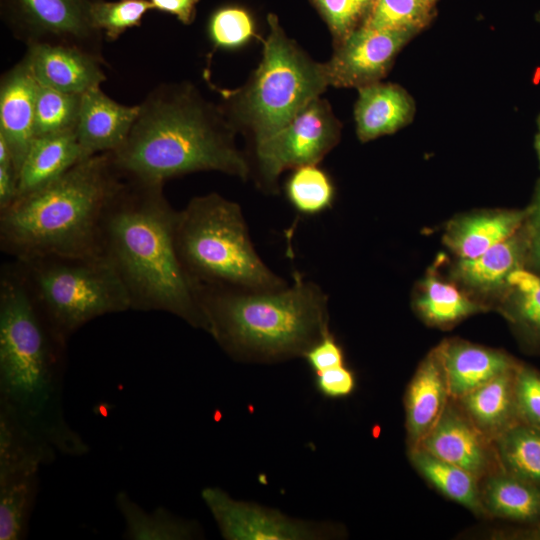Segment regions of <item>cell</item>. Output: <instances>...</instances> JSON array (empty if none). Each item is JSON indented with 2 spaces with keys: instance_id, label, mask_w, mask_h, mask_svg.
<instances>
[{
  "instance_id": "obj_13",
  "label": "cell",
  "mask_w": 540,
  "mask_h": 540,
  "mask_svg": "<svg viewBox=\"0 0 540 540\" xmlns=\"http://www.w3.org/2000/svg\"><path fill=\"white\" fill-rule=\"evenodd\" d=\"M416 33L364 25L353 30L325 63L329 85L360 88L377 83Z\"/></svg>"
},
{
  "instance_id": "obj_37",
  "label": "cell",
  "mask_w": 540,
  "mask_h": 540,
  "mask_svg": "<svg viewBox=\"0 0 540 540\" xmlns=\"http://www.w3.org/2000/svg\"><path fill=\"white\" fill-rule=\"evenodd\" d=\"M334 35L343 41L363 8L357 0H315Z\"/></svg>"
},
{
  "instance_id": "obj_44",
  "label": "cell",
  "mask_w": 540,
  "mask_h": 540,
  "mask_svg": "<svg viewBox=\"0 0 540 540\" xmlns=\"http://www.w3.org/2000/svg\"><path fill=\"white\" fill-rule=\"evenodd\" d=\"M362 7H364L367 3L371 2L372 0H357Z\"/></svg>"
},
{
  "instance_id": "obj_43",
  "label": "cell",
  "mask_w": 540,
  "mask_h": 540,
  "mask_svg": "<svg viewBox=\"0 0 540 540\" xmlns=\"http://www.w3.org/2000/svg\"><path fill=\"white\" fill-rule=\"evenodd\" d=\"M535 149L538 154L539 162H540V129L538 133L535 136Z\"/></svg>"
},
{
  "instance_id": "obj_6",
  "label": "cell",
  "mask_w": 540,
  "mask_h": 540,
  "mask_svg": "<svg viewBox=\"0 0 540 540\" xmlns=\"http://www.w3.org/2000/svg\"><path fill=\"white\" fill-rule=\"evenodd\" d=\"M175 245L198 285L276 289L288 282L256 251L238 203L217 193L193 197L176 212Z\"/></svg>"
},
{
  "instance_id": "obj_9",
  "label": "cell",
  "mask_w": 540,
  "mask_h": 540,
  "mask_svg": "<svg viewBox=\"0 0 540 540\" xmlns=\"http://www.w3.org/2000/svg\"><path fill=\"white\" fill-rule=\"evenodd\" d=\"M56 451L0 414V540H22L29 532L40 469Z\"/></svg>"
},
{
  "instance_id": "obj_19",
  "label": "cell",
  "mask_w": 540,
  "mask_h": 540,
  "mask_svg": "<svg viewBox=\"0 0 540 540\" xmlns=\"http://www.w3.org/2000/svg\"><path fill=\"white\" fill-rule=\"evenodd\" d=\"M449 396L443 363L436 348L419 365L406 392V427L413 447L434 427Z\"/></svg>"
},
{
  "instance_id": "obj_27",
  "label": "cell",
  "mask_w": 540,
  "mask_h": 540,
  "mask_svg": "<svg viewBox=\"0 0 540 540\" xmlns=\"http://www.w3.org/2000/svg\"><path fill=\"white\" fill-rule=\"evenodd\" d=\"M410 460L416 470L444 496L474 513L484 512L475 475L433 456L419 446L412 448Z\"/></svg>"
},
{
  "instance_id": "obj_29",
  "label": "cell",
  "mask_w": 540,
  "mask_h": 540,
  "mask_svg": "<svg viewBox=\"0 0 540 540\" xmlns=\"http://www.w3.org/2000/svg\"><path fill=\"white\" fill-rule=\"evenodd\" d=\"M416 308L431 325L448 326L485 308L455 285L433 274L426 277L416 300Z\"/></svg>"
},
{
  "instance_id": "obj_14",
  "label": "cell",
  "mask_w": 540,
  "mask_h": 540,
  "mask_svg": "<svg viewBox=\"0 0 540 540\" xmlns=\"http://www.w3.org/2000/svg\"><path fill=\"white\" fill-rule=\"evenodd\" d=\"M27 46L23 58L41 85L81 95L100 87L106 80L102 58L90 52L65 44L32 43Z\"/></svg>"
},
{
  "instance_id": "obj_7",
  "label": "cell",
  "mask_w": 540,
  "mask_h": 540,
  "mask_svg": "<svg viewBox=\"0 0 540 540\" xmlns=\"http://www.w3.org/2000/svg\"><path fill=\"white\" fill-rule=\"evenodd\" d=\"M13 260L34 301L66 342L98 317L131 310L120 276L103 255Z\"/></svg>"
},
{
  "instance_id": "obj_21",
  "label": "cell",
  "mask_w": 540,
  "mask_h": 540,
  "mask_svg": "<svg viewBox=\"0 0 540 540\" xmlns=\"http://www.w3.org/2000/svg\"><path fill=\"white\" fill-rule=\"evenodd\" d=\"M526 210L473 213L451 221L443 236L460 258H474L517 233L526 223Z\"/></svg>"
},
{
  "instance_id": "obj_31",
  "label": "cell",
  "mask_w": 540,
  "mask_h": 540,
  "mask_svg": "<svg viewBox=\"0 0 540 540\" xmlns=\"http://www.w3.org/2000/svg\"><path fill=\"white\" fill-rule=\"evenodd\" d=\"M285 192L294 209L306 216L324 212L332 206L335 198L330 177L317 165L295 168L286 183Z\"/></svg>"
},
{
  "instance_id": "obj_18",
  "label": "cell",
  "mask_w": 540,
  "mask_h": 540,
  "mask_svg": "<svg viewBox=\"0 0 540 540\" xmlns=\"http://www.w3.org/2000/svg\"><path fill=\"white\" fill-rule=\"evenodd\" d=\"M437 349L443 363L449 395L456 400L517 366L500 351L465 341H446Z\"/></svg>"
},
{
  "instance_id": "obj_12",
  "label": "cell",
  "mask_w": 540,
  "mask_h": 540,
  "mask_svg": "<svg viewBox=\"0 0 540 540\" xmlns=\"http://www.w3.org/2000/svg\"><path fill=\"white\" fill-rule=\"evenodd\" d=\"M201 497L227 540H308L326 538L324 525L294 520L277 510L234 500L218 487H206Z\"/></svg>"
},
{
  "instance_id": "obj_32",
  "label": "cell",
  "mask_w": 540,
  "mask_h": 540,
  "mask_svg": "<svg viewBox=\"0 0 540 540\" xmlns=\"http://www.w3.org/2000/svg\"><path fill=\"white\" fill-rule=\"evenodd\" d=\"M153 10L149 0H93L90 20L108 41L117 40L128 29L141 25L144 15Z\"/></svg>"
},
{
  "instance_id": "obj_33",
  "label": "cell",
  "mask_w": 540,
  "mask_h": 540,
  "mask_svg": "<svg viewBox=\"0 0 540 540\" xmlns=\"http://www.w3.org/2000/svg\"><path fill=\"white\" fill-rule=\"evenodd\" d=\"M513 296L509 317L525 332L540 338V276L519 268L508 278Z\"/></svg>"
},
{
  "instance_id": "obj_41",
  "label": "cell",
  "mask_w": 540,
  "mask_h": 540,
  "mask_svg": "<svg viewBox=\"0 0 540 540\" xmlns=\"http://www.w3.org/2000/svg\"><path fill=\"white\" fill-rule=\"evenodd\" d=\"M527 243L528 256L534 266L540 267V180L537 183L535 195L528 208Z\"/></svg>"
},
{
  "instance_id": "obj_1",
  "label": "cell",
  "mask_w": 540,
  "mask_h": 540,
  "mask_svg": "<svg viewBox=\"0 0 540 540\" xmlns=\"http://www.w3.org/2000/svg\"><path fill=\"white\" fill-rule=\"evenodd\" d=\"M68 342L52 328L13 260L0 270V414L65 456L89 451L64 411Z\"/></svg>"
},
{
  "instance_id": "obj_23",
  "label": "cell",
  "mask_w": 540,
  "mask_h": 540,
  "mask_svg": "<svg viewBox=\"0 0 540 540\" xmlns=\"http://www.w3.org/2000/svg\"><path fill=\"white\" fill-rule=\"evenodd\" d=\"M515 370L499 375L458 399L469 420L486 438L495 440L520 422L515 400Z\"/></svg>"
},
{
  "instance_id": "obj_28",
  "label": "cell",
  "mask_w": 540,
  "mask_h": 540,
  "mask_svg": "<svg viewBox=\"0 0 540 540\" xmlns=\"http://www.w3.org/2000/svg\"><path fill=\"white\" fill-rule=\"evenodd\" d=\"M494 441L503 472L540 487V430L519 422Z\"/></svg>"
},
{
  "instance_id": "obj_45",
  "label": "cell",
  "mask_w": 540,
  "mask_h": 540,
  "mask_svg": "<svg viewBox=\"0 0 540 540\" xmlns=\"http://www.w3.org/2000/svg\"><path fill=\"white\" fill-rule=\"evenodd\" d=\"M426 4H428L429 6H431V4L433 3L434 0H423Z\"/></svg>"
},
{
  "instance_id": "obj_39",
  "label": "cell",
  "mask_w": 540,
  "mask_h": 540,
  "mask_svg": "<svg viewBox=\"0 0 540 540\" xmlns=\"http://www.w3.org/2000/svg\"><path fill=\"white\" fill-rule=\"evenodd\" d=\"M314 373L344 364L343 350L329 331L303 355Z\"/></svg>"
},
{
  "instance_id": "obj_15",
  "label": "cell",
  "mask_w": 540,
  "mask_h": 540,
  "mask_svg": "<svg viewBox=\"0 0 540 540\" xmlns=\"http://www.w3.org/2000/svg\"><path fill=\"white\" fill-rule=\"evenodd\" d=\"M37 81L24 58L1 77L0 137L7 143L19 170L35 139Z\"/></svg>"
},
{
  "instance_id": "obj_5",
  "label": "cell",
  "mask_w": 540,
  "mask_h": 540,
  "mask_svg": "<svg viewBox=\"0 0 540 540\" xmlns=\"http://www.w3.org/2000/svg\"><path fill=\"white\" fill-rule=\"evenodd\" d=\"M200 296L206 332L237 360L303 357L330 331L327 294L300 274L276 289L200 285Z\"/></svg>"
},
{
  "instance_id": "obj_16",
  "label": "cell",
  "mask_w": 540,
  "mask_h": 540,
  "mask_svg": "<svg viewBox=\"0 0 540 540\" xmlns=\"http://www.w3.org/2000/svg\"><path fill=\"white\" fill-rule=\"evenodd\" d=\"M139 111L140 104H120L100 87L84 92L76 127L82 159L117 150L127 139Z\"/></svg>"
},
{
  "instance_id": "obj_3",
  "label": "cell",
  "mask_w": 540,
  "mask_h": 540,
  "mask_svg": "<svg viewBox=\"0 0 540 540\" xmlns=\"http://www.w3.org/2000/svg\"><path fill=\"white\" fill-rule=\"evenodd\" d=\"M128 178L160 183L198 171L247 180L250 165L220 111L190 84H163L140 104L125 142L111 152Z\"/></svg>"
},
{
  "instance_id": "obj_34",
  "label": "cell",
  "mask_w": 540,
  "mask_h": 540,
  "mask_svg": "<svg viewBox=\"0 0 540 540\" xmlns=\"http://www.w3.org/2000/svg\"><path fill=\"white\" fill-rule=\"evenodd\" d=\"M430 7L423 0H376L364 26L418 32L429 20Z\"/></svg>"
},
{
  "instance_id": "obj_22",
  "label": "cell",
  "mask_w": 540,
  "mask_h": 540,
  "mask_svg": "<svg viewBox=\"0 0 540 540\" xmlns=\"http://www.w3.org/2000/svg\"><path fill=\"white\" fill-rule=\"evenodd\" d=\"M80 160L76 132L35 138L19 170L17 199L50 184Z\"/></svg>"
},
{
  "instance_id": "obj_46",
  "label": "cell",
  "mask_w": 540,
  "mask_h": 540,
  "mask_svg": "<svg viewBox=\"0 0 540 540\" xmlns=\"http://www.w3.org/2000/svg\"><path fill=\"white\" fill-rule=\"evenodd\" d=\"M537 124H538V128L540 129V115L537 118Z\"/></svg>"
},
{
  "instance_id": "obj_2",
  "label": "cell",
  "mask_w": 540,
  "mask_h": 540,
  "mask_svg": "<svg viewBox=\"0 0 540 540\" xmlns=\"http://www.w3.org/2000/svg\"><path fill=\"white\" fill-rule=\"evenodd\" d=\"M160 183L124 176L103 221L102 255L120 276L131 310L161 311L207 331L200 285L183 267L175 245L176 210Z\"/></svg>"
},
{
  "instance_id": "obj_11",
  "label": "cell",
  "mask_w": 540,
  "mask_h": 540,
  "mask_svg": "<svg viewBox=\"0 0 540 540\" xmlns=\"http://www.w3.org/2000/svg\"><path fill=\"white\" fill-rule=\"evenodd\" d=\"M11 24L28 44L78 47L101 57V38L90 20L93 0H6ZM102 58V57H101Z\"/></svg>"
},
{
  "instance_id": "obj_30",
  "label": "cell",
  "mask_w": 540,
  "mask_h": 540,
  "mask_svg": "<svg viewBox=\"0 0 540 540\" xmlns=\"http://www.w3.org/2000/svg\"><path fill=\"white\" fill-rule=\"evenodd\" d=\"M81 95L59 91L37 82L35 138L76 132Z\"/></svg>"
},
{
  "instance_id": "obj_40",
  "label": "cell",
  "mask_w": 540,
  "mask_h": 540,
  "mask_svg": "<svg viewBox=\"0 0 540 540\" xmlns=\"http://www.w3.org/2000/svg\"><path fill=\"white\" fill-rule=\"evenodd\" d=\"M18 195V172L10 149L0 137V211L8 208Z\"/></svg>"
},
{
  "instance_id": "obj_35",
  "label": "cell",
  "mask_w": 540,
  "mask_h": 540,
  "mask_svg": "<svg viewBox=\"0 0 540 540\" xmlns=\"http://www.w3.org/2000/svg\"><path fill=\"white\" fill-rule=\"evenodd\" d=\"M209 37L220 48H236L254 35L249 14L238 7H223L215 11L208 24Z\"/></svg>"
},
{
  "instance_id": "obj_25",
  "label": "cell",
  "mask_w": 540,
  "mask_h": 540,
  "mask_svg": "<svg viewBox=\"0 0 540 540\" xmlns=\"http://www.w3.org/2000/svg\"><path fill=\"white\" fill-rule=\"evenodd\" d=\"M115 503L124 520L125 539L186 540L201 536L196 522L179 518L163 507L146 511L125 491L116 494Z\"/></svg>"
},
{
  "instance_id": "obj_24",
  "label": "cell",
  "mask_w": 540,
  "mask_h": 540,
  "mask_svg": "<svg viewBox=\"0 0 540 540\" xmlns=\"http://www.w3.org/2000/svg\"><path fill=\"white\" fill-rule=\"evenodd\" d=\"M528 252L527 237L520 230L474 258L460 259L454 269L455 278L479 293H491L508 286V278Z\"/></svg>"
},
{
  "instance_id": "obj_4",
  "label": "cell",
  "mask_w": 540,
  "mask_h": 540,
  "mask_svg": "<svg viewBox=\"0 0 540 540\" xmlns=\"http://www.w3.org/2000/svg\"><path fill=\"white\" fill-rule=\"evenodd\" d=\"M124 180L112 153L80 160L0 211V249L13 259L102 255L107 207Z\"/></svg>"
},
{
  "instance_id": "obj_26",
  "label": "cell",
  "mask_w": 540,
  "mask_h": 540,
  "mask_svg": "<svg viewBox=\"0 0 540 540\" xmlns=\"http://www.w3.org/2000/svg\"><path fill=\"white\" fill-rule=\"evenodd\" d=\"M481 491L484 511L518 522L540 519V487L506 472L488 477Z\"/></svg>"
},
{
  "instance_id": "obj_17",
  "label": "cell",
  "mask_w": 540,
  "mask_h": 540,
  "mask_svg": "<svg viewBox=\"0 0 540 540\" xmlns=\"http://www.w3.org/2000/svg\"><path fill=\"white\" fill-rule=\"evenodd\" d=\"M486 439L468 417L447 405L418 446L478 478L487 471L490 463Z\"/></svg>"
},
{
  "instance_id": "obj_38",
  "label": "cell",
  "mask_w": 540,
  "mask_h": 540,
  "mask_svg": "<svg viewBox=\"0 0 540 540\" xmlns=\"http://www.w3.org/2000/svg\"><path fill=\"white\" fill-rule=\"evenodd\" d=\"M314 385L326 398H342L351 394L355 388V377L345 365L336 366L314 373Z\"/></svg>"
},
{
  "instance_id": "obj_8",
  "label": "cell",
  "mask_w": 540,
  "mask_h": 540,
  "mask_svg": "<svg viewBox=\"0 0 540 540\" xmlns=\"http://www.w3.org/2000/svg\"><path fill=\"white\" fill-rule=\"evenodd\" d=\"M270 32L263 57L248 85L223 93L235 117L253 133L255 145L269 139L329 85L325 64L316 63L289 39L276 17H268Z\"/></svg>"
},
{
  "instance_id": "obj_36",
  "label": "cell",
  "mask_w": 540,
  "mask_h": 540,
  "mask_svg": "<svg viewBox=\"0 0 540 540\" xmlns=\"http://www.w3.org/2000/svg\"><path fill=\"white\" fill-rule=\"evenodd\" d=\"M514 386L520 422L540 430V373L517 365Z\"/></svg>"
},
{
  "instance_id": "obj_10",
  "label": "cell",
  "mask_w": 540,
  "mask_h": 540,
  "mask_svg": "<svg viewBox=\"0 0 540 540\" xmlns=\"http://www.w3.org/2000/svg\"><path fill=\"white\" fill-rule=\"evenodd\" d=\"M339 138L340 123L330 106L314 99L279 132L255 145L260 185L275 190L284 170L317 165Z\"/></svg>"
},
{
  "instance_id": "obj_20",
  "label": "cell",
  "mask_w": 540,
  "mask_h": 540,
  "mask_svg": "<svg viewBox=\"0 0 540 540\" xmlns=\"http://www.w3.org/2000/svg\"><path fill=\"white\" fill-rule=\"evenodd\" d=\"M358 90L354 115L357 135L362 142L392 134L412 120L415 104L402 87L377 82Z\"/></svg>"
},
{
  "instance_id": "obj_42",
  "label": "cell",
  "mask_w": 540,
  "mask_h": 540,
  "mask_svg": "<svg viewBox=\"0 0 540 540\" xmlns=\"http://www.w3.org/2000/svg\"><path fill=\"white\" fill-rule=\"evenodd\" d=\"M153 9L171 14L183 24H190L195 16V8L199 0H149Z\"/></svg>"
}]
</instances>
